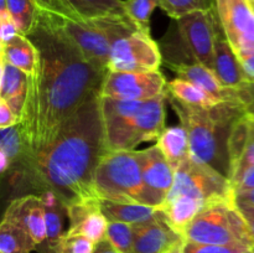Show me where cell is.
Returning <instances> with one entry per match:
<instances>
[{
    "label": "cell",
    "instance_id": "45",
    "mask_svg": "<svg viewBox=\"0 0 254 253\" xmlns=\"http://www.w3.org/2000/svg\"><path fill=\"white\" fill-rule=\"evenodd\" d=\"M93 253H122V252H119L118 250H116V248L111 245V242L106 238V240H103L102 242L97 243Z\"/></svg>",
    "mask_w": 254,
    "mask_h": 253
},
{
    "label": "cell",
    "instance_id": "37",
    "mask_svg": "<svg viewBox=\"0 0 254 253\" xmlns=\"http://www.w3.org/2000/svg\"><path fill=\"white\" fill-rule=\"evenodd\" d=\"M237 91L238 102L243 107L246 116L254 119V82H243L240 87L236 88Z\"/></svg>",
    "mask_w": 254,
    "mask_h": 253
},
{
    "label": "cell",
    "instance_id": "29",
    "mask_svg": "<svg viewBox=\"0 0 254 253\" xmlns=\"http://www.w3.org/2000/svg\"><path fill=\"white\" fill-rule=\"evenodd\" d=\"M251 133V119L248 116H243L242 118L238 119L233 124L231 129L230 136L227 141V151H228V160H230V176L231 180L232 175L235 174L236 168L238 163L242 159L245 154L246 148H247L248 139H250Z\"/></svg>",
    "mask_w": 254,
    "mask_h": 253
},
{
    "label": "cell",
    "instance_id": "6",
    "mask_svg": "<svg viewBox=\"0 0 254 253\" xmlns=\"http://www.w3.org/2000/svg\"><path fill=\"white\" fill-rule=\"evenodd\" d=\"M181 195L200 198L207 202L208 206L235 198L227 176L212 166L193 160L191 156L175 169V180L166 200Z\"/></svg>",
    "mask_w": 254,
    "mask_h": 253
},
{
    "label": "cell",
    "instance_id": "43",
    "mask_svg": "<svg viewBox=\"0 0 254 253\" xmlns=\"http://www.w3.org/2000/svg\"><path fill=\"white\" fill-rule=\"evenodd\" d=\"M237 207L240 208L241 213L245 217L246 222H247L248 228L251 231V235H252L254 240V207L253 206H246V205H237Z\"/></svg>",
    "mask_w": 254,
    "mask_h": 253
},
{
    "label": "cell",
    "instance_id": "19",
    "mask_svg": "<svg viewBox=\"0 0 254 253\" xmlns=\"http://www.w3.org/2000/svg\"><path fill=\"white\" fill-rule=\"evenodd\" d=\"M1 59V57H0ZM0 99H4L12 112L21 119L27 96L29 76L24 71L1 59Z\"/></svg>",
    "mask_w": 254,
    "mask_h": 253
},
{
    "label": "cell",
    "instance_id": "5",
    "mask_svg": "<svg viewBox=\"0 0 254 253\" xmlns=\"http://www.w3.org/2000/svg\"><path fill=\"white\" fill-rule=\"evenodd\" d=\"M185 242L200 245L254 247L247 222L233 200L221 201L207 206L184 232Z\"/></svg>",
    "mask_w": 254,
    "mask_h": 253
},
{
    "label": "cell",
    "instance_id": "10",
    "mask_svg": "<svg viewBox=\"0 0 254 253\" xmlns=\"http://www.w3.org/2000/svg\"><path fill=\"white\" fill-rule=\"evenodd\" d=\"M218 19L236 55L254 54V7L251 0H215Z\"/></svg>",
    "mask_w": 254,
    "mask_h": 253
},
{
    "label": "cell",
    "instance_id": "41",
    "mask_svg": "<svg viewBox=\"0 0 254 253\" xmlns=\"http://www.w3.org/2000/svg\"><path fill=\"white\" fill-rule=\"evenodd\" d=\"M20 123V118L10 109L4 99H0V128H9Z\"/></svg>",
    "mask_w": 254,
    "mask_h": 253
},
{
    "label": "cell",
    "instance_id": "18",
    "mask_svg": "<svg viewBox=\"0 0 254 253\" xmlns=\"http://www.w3.org/2000/svg\"><path fill=\"white\" fill-rule=\"evenodd\" d=\"M213 72L223 86L237 88L246 82L245 73L237 55L228 42L222 27L218 31L215 42V61Z\"/></svg>",
    "mask_w": 254,
    "mask_h": 253
},
{
    "label": "cell",
    "instance_id": "14",
    "mask_svg": "<svg viewBox=\"0 0 254 253\" xmlns=\"http://www.w3.org/2000/svg\"><path fill=\"white\" fill-rule=\"evenodd\" d=\"M134 230L133 253H166L185 241L183 235L169 225L161 211L155 220L134 225Z\"/></svg>",
    "mask_w": 254,
    "mask_h": 253
},
{
    "label": "cell",
    "instance_id": "42",
    "mask_svg": "<svg viewBox=\"0 0 254 253\" xmlns=\"http://www.w3.org/2000/svg\"><path fill=\"white\" fill-rule=\"evenodd\" d=\"M238 60L242 66L246 81L254 82V54H247L238 56Z\"/></svg>",
    "mask_w": 254,
    "mask_h": 253
},
{
    "label": "cell",
    "instance_id": "44",
    "mask_svg": "<svg viewBox=\"0 0 254 253\" xmlns=\"http://www.w3.org/2000/svg\"><path fill=\"white\" fill-rule=\"evenodd\" d=\"M235 202L236 205L253 206L254 207V190L235 193Z\"/></svg>",
    "mask_w": 254,
    "mask_h": 253
},
{
    "label": "cell",
    "instance_id": "38",
    "mask_svg": "<svg viewBox=\"0 0 254 253\" xmlns=\"http://www.w3.org/2000/svg\"><path fill=\"white\" fill-rule=\"evenodd\" d=\"M41 9L47 10V11L55 12L57 15L66 17H72V19H78V15L73 10L72 5L69 4L68 0H36ZM81 19V17H79Z\"/></svg>",
    "mask_w": 254,
    "mask_h": 253
},
{
    "label": "cell",
    "instance_id": "40",
    "mask_svg": "<svg viewBox=\"0 0 254 253\" xmlns=\"http://www.w3.org/2000/svg\"><path fill=\"white\" fill-rule=\"evenodd\" d=\"M233 193L243 192V191L254 190V165L245 171L235 183L231 184Z\"/></svg>",
    "mask_w": 254,
    "mask_h": 253
},
{
    "label": "cell",
    "instance_id": "31",
    "mask_svg": "<svg viewBox=\"0 0 254 253\" xmlns=\"http://www.w3.org/2000/svg\"><path fill=\"white\" fill-rule=\"evenodd\" d=\"M106 238L119 252L133 253L134 238H135L134 225L111 221L108 223V228H107Z\"/></svg>",
    "mask_w": 254,
    "mask_h": 253
},
{
    "label": "cell",
    "instance_id": "35",
    "mask_svg": "<svg viewBox=\"0 0 254 253\" xmlns=\"http://www.w3.org/2000/svg\"><path fill=\"white\" fill-rule=\"evenodd\" d=\"M247 246L233 245V246H217V245H200V243L185 242L184 253H241L247 250Z\"/></svg>",
    "mask_w": 254,
    "mask_h": 253
},
{
    "label": "cell",
    "instance_id": "36",
    "mask_svg": "<svg viewBox=\"0 0 254 253\" xmlns=\"http://www.w3.org/2000/svg\"><path fill=\"white\" fill-rule=\"evenodd\" d=\"M251 119V118H250ZM254 165V119H251V133H250V139H248L247 148H246L245 154H243L242 159L238 163L237 168H236L235 174L231 178V184L235 183L243 173H245L247 169H250L251 166Z\"/></svg>",
    "mask_w": 254,
    "mask_h": 253
},
{
    "label": "cell",
    "instance_id": "17",
    "mask_svg": "<svg viewBox=\"0 0 254 253\" xmlns=\"http://www.w3.org/2000/svg\"><path fill=\"white\" fill-rule=\"evenodd\" d=\"M171 69L178 74L179 78L186 79L196 86L205 89L207 93L221 102H238L236 88L223 86L217 78L215 72L197 62H186V63L169 64Z\"/></svg>",
    "mask_w": 254,
    "mask_h": 253
},
{
    "label": "cell",
    "instance_id": "22",
    "mask_svg": "<svg viewBox=\"0 0 254 253\" xmlns=\"http://www.w3.org/2000/svg\"><path fill=\"white\" fill-rule=\"evenodd\" d=\"M39 196L44 202L45 218H46L47 237L44 243H46L47 253H55L60 240L64 236V232H62L64 211V212L67 211L64 203L51 191H44V192L39 193Z\"/></svg>",
    "mask_w": 254,
    "mask_h": 253
},
{
    "label": "cell",
    "instance_id": "48",
    "mask_svg": "<svg viewBox=\"0 0 254 253\" xmlns=\"http://www.w3.org/2000/svg\"><path fill=\"white\" fill-rule=\"evenodd\" d=\"M251 1H253V2H254V0H251Z\"/></svg>",
    "mask_w": 254,
    "mask_h": 253
},
{
    "label": "cell",
    "instance_id": "39",
    "mask_svg": "<svg viewBox=\"0 0 254 253\" xmlns=\"http://www.w3.org/2000/svg\"><path fill=\"white\" fill-rule=\"evenodd\" d=\"M19 34V30H17L9 11L7 10L0 11V39H1V45L9 42L10 40H12Z\"/></svg>",
    "mask_w": 254,
    "mask_h": 253
},
{
    "label": "cell",
    "instance_id": "27",
    "mask_svg": "<svg viewBox=\"0 0 254 253\" xmlns=\"http://www.w3.org/2000/svg\"><path fill=\"white\" fill-rule=\"evenodd\" d=\"M37 247L31 236L6 220L0 225V253H30Z\"/></svg>",
    "mask_w": 254,
    "mask_h": 253
},
{
    "label": "cell",
    "instance_id": "7",
    "mask_svg": "<svg viewBox=\"0 0 254 253\" xmlns=\"http://www.w3.org/2000/svg\"><path fill=\"white\" fill-rule=\"evenodd\" d=\"M176 25L179 36L191 59L213 69L216 37L222 27L216 6L189 12L176 20Z\"/></svg>",
    "mask_w": 254,
    "mask_h": 253
},
{
    "label": "cell",
    "instance_id": "23",
    "mask_svg": "<svg viewBox=\"0 0 254 253\" xmlns=\"http://www.w3.org/2000/svg\"><path fill=\"white\" fill-rule=\"evenodd\" d=\"M156 145L174 169L178 168L185 159L190 156L188 131L181 124L178 126L166 128L159 136Z\"/></svg>",
    "mask_w": 254,
    "mask_h": 253
},
{
    "label": "cell",
    "instance_id": "11",
    "mask_svg": "<svg viewBox=\"0 0 254 253\" xmlns=\"http://www.w3.org/2000/svg\"><path fill=\"white\" fill-rule=\"evenodd\" d=\"M60 24L92 66L99 71H109L111 44L92 20L72 19L60 15Z\"/></svg>",
    "mask_w": 254,
    "mask_h": 253
},
{
    "label": "cell",
    "instance_id": "16",
    "mask_svg": "<svg viewBox=\"0 0 254 253\" xmlns=\"http://www.w3.org/2000/svg\"><path fill=\"white\" fill-rule=\"evenodd\" d=\"M168 93L141 103L133 121V146L158 140L165 130V99Z\"/></svg>",
    "mask_w": 254,
    "mask_h": 253
},
{
    "label": "cell",
    "instance_id": "15",
    "mask_svg": "<svg viewBox=\"0 0 254 253\" xmlns=\"http://www.w3.org/2000/svg\"><path fill=\"white\" fill-rule=\"evenodd\" d=\"M66 211L69 218L67 232L84 236L94 245L106 240L109 221L102 212L99 198L79 201L68 206Z\"/></svg>",
    "mask_w": 254,
    "mask_h": 253
},
{
    "label": "cell",
    "instance_id": "25",
    "mask_svg": "<svg viewBox=\"0 0 254 253\" xmlns=\"http://www.w3.org/2000/svg\"><path fill=\"white\" fill-rule=\"evenodd\" d=\"M76 14L83 20L128 16L123 0H68Z\"/></svg>",
    "mask_w": 254,
    "mask_h": 253
},
{
    "label": "cell",
    "instance_id": "47",
    "mask_svg": "<svg viewBox=\"0 0 254 253\" xmlns=\"http://www.w3.org/2000/svg\"><path fill=\"white\" fill-rule=\"evenodd\" d=\"M252 4H253V7H254V2L253 1H252Z\"/></svg>",
    "mask_w": 254,
    "mask_h": 253
},
{
    "label": "cell",
    "instance_id": "26",
    "mask_svg": "<svg viewBox=\"0 0 254 253\" xmlns=\"http://www.w3.org/2000/svg\"><path fill=\"white\" fill-rule=\"evenodd\" d=\"M168 94L188 106L201 107V108H211L221 102L201 87L179 77L168 82Z\"/></svg>",
    "mask_w": 254,
    "mask_h": 253
},
{
    "label": "cell",
    "instance_id": "1",
    "mask_svg": "<svg viewBox=\"0 0 254 253\" xmlns=\"http://www.w3.org/2000/svg\"><path fill=\"white\" fill-rule=\"evenodd\" d=\"M27 37L37 52L20 121L29 156L49 146L79 107L92 94L101 93L108 72L84 59L55 12L41 9Z\"/></svg>",
    "mask_w": 254,
    "mask_h": 253
},
{
    "label": "cell",
    "instance_id": "20",
    "mask_svg": "<svg viewBox=\"0 0 254 253\" xmlns=\"http://www.w3.org/2000/svg\"><path fill=\"white\" fill-rule=\"evenodd\" d=\"M207 206V202L200 198L181 195L171 200H166L159 210L163 212L169 225L184 237V232L189 225Z\"/></svg>",
    "mask_w": 254,
    "mask_h": 253
},
{
    "label": "cell",
    "instance_id": "30",
    "mask_svg": "<svg viewBox=\"0 0 254 253\" xmlns=\"http://www.w3.org/2000/svg\"><path fill=\"white\" fill-rule=\"evenodd\" d=\"M0 151H2L9 159L11 168L29 154L26 139H25L24 131H22L20 123L9 126V128L1 129Z\"/></svg>",
    "mask_w": 254,
    "mask_h": 253
},
{
    "label": "cell",
    "instance_id": "32",
    "mask_svg": "<svg viewBox=\"0 0 254 253\" xmlns=\"http://www.w3.org/2000/svg\"><path fill=\"white\" fill-rule=\"evenodd\" d=\"M128 16L141 31L150 34V19L154 10L160 6L159 0H124Z\"/></svg>",
    "mask_w": 254,
    "mask_h": 253
},
{
    "label": "cell",
    "instance_id": "13",
    "mask_svg": "<svg viewBox=\"0 0 254 253\" xmlns=\"http://www.w3.org/2000/svg\"><path fill=\"white\" fill-rule=\"evenodd\" d=\"M2 220L15 223L26 231L37 246L42 245L46 241L45 207L39 195L30 193L12 200L5 211Z\"/></svg>",
    "mask_w": 254,
    "mask_h": 253
},
{
    "label": "cell",
    "instance_id": "2",
    "mask_svg": "<svg viewBox=\"0 0 254 253\" xmlns=\"http://www.w3.org/2000/svg\"><path fill=\"white\" fill-rule=\"evenodd\" d=\"M99 98L101 93L92 94L49 146L15 164L14 180L39 193L51 191L66 208L98 198L94 176L108 151Z\"/></svg>",
    "mask_w": 254,
    "mask_h": 253
},
{
    "label": "cell",
    "instance_id": "9",
    "mask_svg": "<svg viewBox=\"0 0 254 253\" xmlns=\"http://www.w3.org/2000/svg\"><path fill=\"white\" fill-rule=\"evenodd\" d=\"M168 93V82L160 71H108L101 89L102 97L130 101H148Z\"/></svg>",
    "mask_w": 254,
    "mask_h": 253
},
{
    "label": "cell",
    "instance_id": "28",
    "mask_svg": "<svg viewBox=\"0 0 254 253\" xmlns=\"http://www.w3.org/2000/svg\"><path fill=\"white\" fill-rule=\"evenodd\" d=\"M6 9L20 34L29 36L39 20L41 6L36 0H6Z\"/></svg>",
    "mask_w": 254,
    "mask_h": 253
},
{
    "label": "cell",
    "instance_id": "4",
    "mask_svg": "<svg viewBox=\"0 0 254 253\" xmlns=\"http://www.w3.org/2000/svg\"><path fill=\"white\" fill-rule=\"evenodd\" d=\"M94 191L102 200L146 205L139 150L107 151L97 166Z\"/></svg>",
    "mask_w": 254,
    "mask_h": 253
},
{
    "label": "cell",
    "instance_id": "34",
    "mask_svg": "<svg viewBox=\"0 0 254 253\" xmlns=\"http://www.w3.org/2000/svg\"><path fill=\"white\" fill-rule=\"evenodd\" d=\"M96 245L78 233H64L55 253H93Z\"/></svg>",
    "mask_w": 254,
    "mask_h": 253
},
{
    "label": "cell",
    "instance_id": "46",
    "mask_svg": "<svg viewBox=\"0 0 254 253\" xmlns=\"http://www.w3.org/2000/svg\"><path fill=\"white\" fill-rule=\"evenodd\" d=\"M241 253H254V247H252V248H247V250L242 251V252H241Z\"/></svg>",
    "mask_w": 254,
    "mask_h": 253
},
{
    "label": "cell",
    "instance_id": "21",
    "mask_svg": "<svg viewBox=\"0 0 254 253\" xmlns=\"http://www.w3.org/2000/svg\"><path fill=\"white\" fill-rule=\"evenodd\" d=\"M99 203H101L102 212L109 222L117 221V222H126L130 225H141L155 220L160 212L158 207L144 205V203H124L102 200V198H99Z\"/></svg>",
    "mask_w": 254,
    "mask_h": 253
},
{
    "label": "cell",
    "instance_id": "8",
    "mask_svg": "<svg viewBox=\"0 0 254 253\" xmlns=\"http://www.w3.org/2000/svg\"><path fill=\"white\" fill-rule=\"evenodd\" d=\"M163 55L150 34L136 31L112 44L109 71L153 72L159 71Z\"/></svg>",
    "mask_w": 254,
    "mask_h": 253
},
{
    "label": "cell",
    "instance_id": "33",
    "mask_svg": "<svg viewBox=\"0 0 254 253\" xmlns=\"http://www.w3.org/2000/svg\"><path fill=\"white\" fill-rule=\"evenodd\" d=\"M160 7L171 19L178 20L196 10H207L215 6V0H159Z\"/></svg>",
    "mask_w": 254,
    "mask_h": 253
},
{
    "label": "cell",
    "instance_id": "24",
    "mask_svg": "<svg viewBox=\"0 0 254 253\" xmlns=\"http://www.w3.org/2000/svg\"><path fill=\"white\" fill-rule=\"evenodd\" d=\"M36 47L31 40L19 34L6 44L1 45V59L24 71L27 76L32 73L36 64Z\"/></svg>",
    "mask_w": 254,
    "mask_h": 253
},
{
    "label": "cell",
    "instance_id": "12",
    "mask_svg": "<svg viewBox=\"0 0 254 253\" xmlns=\"http://www.w3.org/2000/svg\"><path fill=\"white\" fill-rule=\"evenodd\" d=\"M145 186V202L160 207L165 202L175 180V169L166 160L158 145L139 150Z\"/></svg>",
    "mask_w": 254,
    "mask_h": 253
},
{
    "label": "cell",
    "instance_id": "3",
    "mask_svg": "<svg viewBox=\"0 0 254 253\" xmlns=\"http://www.w3.org/2000/svg\"><path fill=\"white\" fill-rule=\"evenodd\" d=\"M168 98L188 131L191 158L228 178V136L233 124L246 116L240 102H220L211 108H201L188 106L170 94Z\"/></svg>",
    "mask_w": 254,
    "mask_h": 253
}]
</instances>
